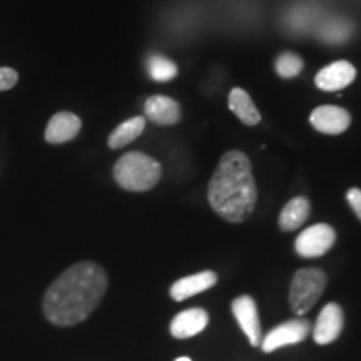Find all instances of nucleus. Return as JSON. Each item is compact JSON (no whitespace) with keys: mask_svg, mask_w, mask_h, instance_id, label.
Returning <instances> with one entry per match:
<instances>
[{"mask_svg":"<svg viewBox=\"0 0 361 361\" xmlns=\"http://www.w3.org/2000/svg\"><path fill=\"white\" fill-rule=\"evenodd\" d=\"M328 284L326 273L318 268L296 271L290 286V305L298 316H303L316 305Z\"/></svg>","mask_w":361,"mask_h":361,"instance_id":"20e7f679","label":"nucleus"},{"mask_svg":"<svg viewBox=\"0 0 361 361\" xmlns=\"http://www.w3.org/2000/svg\"><path fill=\"white\" fill-rule=\"evenodd\" d=\"M144 128H146V119L144 117H130L121 126L112 130L109 135V147L111 149H121L128 146L129 142L135 141L139 135L142 134Z\"/></svg>","mask_w":361,"mask_h":361,"instance_id":"f3484780","label":"nucleus"},{"mask_svg":"<svg viewBox=\"0 0 361 361\" xmlns=\"http://www.w3.org/2000/svg\"><path fill=\"white\" fill-rule=\"evenodd\" d=\"M147 119L159 126H173L180 119V106L178 101L168 96H152L144 106Z\"/></svg>","mask_w":361,"mask_h":361,"instance_id":"4468645a","label":"nucleus"},{"mask_svg":"<svg viewBox=\"0 0 361 361\" xmlns=\"http://www.w3.org/2000/svg\"><path fill=\"white\" fill-rule=\"evenodd\" d=\"M147 71L149 75L156 80V82H168V80L174 79L178 75V66L168 57L162 56H152L147 61Z\"/></svg>","mask_w":361,"mask_h":361,"instance_id":"6ab92c4d","label":"nucleus"},{"mask_svg":"<svg viewBox=\"0 0 361 361\" xmlns=\"http://www.w3.org/2000/svg\"><path fill=\"white\" fill-rule=\"evenodd\" d=\"M80 128H82V123L78 116L72 112H59L49 121L47 129H45V141L51 144L72 141L79 134Z\"/></svg>","mask_w":361,"mask_h":361,"instance_id":"ddd939ff","label":"nucleus"},{"mask_svg":"<svg viewBox=\"0 0 361 361\" xmlns=\"http://www.w3.org/2000/svg\"><path fill=\"white\" fill-rule=\"evenodd\" d=\"M207 200L214 213L229 223H243L252 214L258 189L245 152L229 151L221 157L209 180Z\"/></svg>","mask_w":361,"mask_h":361,"instance_id":"f03ea898","label":"nucleus"},{"mask_svg":"<svg viewBox=\"0 0 361 361\" xmlns=\"http://www.w3.org/2000/svg\"><path fill=\"white\" fill-rule=\"evenodd\" d=\"M174 361H191V358H188V356H180V358L174 360Z\"/></svg>","mask_w":361,"mask_h":361,"instance_id":"5701e85b","label":"nucleus"},{"mask_svg":"<svg viewBox=\"0 0 361 361\" xmlns=\"http://www.w3.org/2000/svg\"><path fill=\"white\" fill-rule=\"evenodd\" d=\"M274 67H276V72L279 78L283 79H293L296 78L298 74H301L303 71L305 62L303 59L293 52H281L274 62Z\"/></svg>","mask_w":361,"mask_h":361,"instance_id":"aec40b11","label":"nucleus"},{"mask_svg":"<svg viewBox=\"0 0 361 361\" xmlns=\"http://www.w3.org/2000/svg\"><path fill=\"white\" fill-rule=\"evenodd\" d=\"M346 201L351 209L355 211V214L358 216V219L361 221V189L358 188H351L348 192H346Z\"/></svg>","mask_w":361,"mask_h":361,"instance_id":"4be33fe9","label":"nucleus"},{"mask_svg":"<svg viewBox=\"0 0 361 361\" xmlns=\"http://www.w3.org/2000/svg\"><path fill=\"white\" fill-rule=\"evenodd\" d=\"M336 241V231L329 224L319 223L298 234L295 250L301 258H319L331 250Z\"/></svg>","mask_w":361,"mask_h":361,"instance_id":"39448f33","label":"nucleus"},{"mask_svg":"<svg viewBox=\"0 0 361 361\" xmlns=\"http://www.w3.org/2000/svg\"><path fill=\"white\" fill-rule=\"evenodd\" d=\"M19 80L17 72L11 67H0V90H8Z\"/></svg>","mask_w":361,"mask_h":361,"instance_id":"412c9836","label":"nucleus"},{"mask_svg":"<svg viewBox=\"0 0 361 361\" xmlns=\"http://www.w3.org/2000/svg\"><path fill=\"white\" fill-rule=\"evenodd\" d=\"M218 283V274L214 271H202V273L189 274L176 281L171 286V298L174 301H184L188 298L200 295L202 291H207Z\"/></svg>","mask_w":361,"mask_h":361,"instance_id":"f8f14e48","label":"nucleus"},{"mask_svg":"<svg viewBox=\"0 0 361 361\" xmlns=\"http://www.w3.org/2000/svg\"><path fill=\"white\" fill-rule=\"evenodd\" d=\"M107 290V274L101 266L82 261L54 281L44 296V314L57 326L82 323L97 308Z\"/></svg>","mask_w":361,"mask_h":361,"instance_id":"f257e3e1","label":"nucleus"},{"mask_svg":"<svg viewBox=\"0 0 361 361\" xmlns=\"http://www.w3.org/2000/svg\"><path fill=\"white\" fill-rule=\"evenodd\" d=\"M229 109L246 126H256L261 121L258 107H256V104L252 102L250 94L245 89L234 87L229 92Z\"/></svg>","mask_w":361,"mask_h":361,"instance_id":"dca6fc26","label":"nucleus"},{"mask_svg":"<svg viewBox=\"0 0 361 361\" xmlns=\"http://www.w3.org/2000/svg\"><path fill=\"white\" fill-rule=\"evenodd\" d=\"M345 314L340 305L328 303L316 318L313 328V338L318 345H329L341 335Z\"/></svg>","mask_w":361,"mask_h":361,"instance_id":"1a4fd4ad","label":"nucleus"},{"mask_svg":"<svg viewBox=\"0 0 361 361\" xmlns=\"http://www.w3.org/2000/svg\"><path fill=\"white\" fill-rule=\"evenodd\" d=\"M356 78L355 66L348 61L333 62L316 74L314 84L316 87L324 90V92H335L341 90L353 82Z\"/></svg>","mask_w":361,"mask_h":361,"instance_id":"9d476101","label":"nucleus"},{"mask_svg":"<svg viewBox=\"0 0 361 361\" xmlns=\"http://www.w3.org/2000/svg\"><path fill=\"white\" fill-rule=\"evenodd\" d=\"M351 34H353V24L341 17L324 22L319 27V37L326 44H343L351 37Z\"/></svg>","mask_w":361,"mask_h":361,"instance_id":"a211bd4d","label":"nucleus"},{"mask_svg":"<svg viewBox=\"0 0 361 361\" xmlns=\"http://www.w3.org/2000/svg\"><path fill=\"white\" fill-rule=\"evenodd\" d=\"M311 324L308 319L296 318L290 319V322L278 324L261 340V348L264 353H271V351L283 348L288 345H296V343L303 341L306 336L310 335Z\"/></svg>","mask_w":361,"mask_h":361,"instance_id":"423d86ee","label":"nucleus"},{"mask_svg":"<svg viewBox=\"0 0 361 361\" xmlns=\"http://www.w3.org/2000/svg\"><path fill=\"white\" fill-rule=\"evenodd\" d=\"M161 164L144 152H128L116 162L114 179L126 191L144 192L159 183Z\"/></svg>","mask_w":361,"mask_h":361,"instance_id":"7ed1b4c3","label":"nucleus"},{"mask_svg":"<svg viewBox=\"0 0 361 361\" xmlns=\"http://www.w3.org/2000/svg\"><path fill=\"white\" fill-rule=\"evenodd\" d=\"M310 201L305 196L293 197L286 206L281 209L279 214V228L283 231H295V229L301 228L310 218Z\"/></svg>","mask_w":361,"mask_h":361,"instance_id":"2eb2a0df","label":"nucleus"},{"mask_svg":"<svg viewBox=\"0 0 361 361\" xmlns=\"http://www.w3.org/2000/svg\"><path fill=\"white\" fill-rule=\"evenodd\" d=\"M233 314L236 318L239 328L245 331L251 346L261 345V323L256 301L251 296H238L231 305Z\"/></svg>","mask_w":361,"mask_h":361,"instance_id":"0eeeda50","label":"nucleus"},{"mask_svg":"<svg viewBox=\"0 0 361 361\" xmlns=\"http://www.w3.org/2000/svg\"><path fill=\"white\" fill-rule=\"evenodd\" d=\"M209 323V314L202 308H189L178 313L171 322V335L178 340L191 338L204 331Z\"/></svg>","mask_w":361,"mask_h":361,"instance_id":"9b49d317","label":"nucleus"},{"mask_svg":"<svg viewBox=\"0 0 361 361\" xmlns=\"http://www.w3.org/2000/svg\"><path fill=\"white\" fill-rule=\"evenodd\" d=\"M310 123L322 134L338 135L343 134L351 124L350 112L338 106H319L311 112Z\"/></svg>","mask_w":361,"mask_h":361,"instance_id":"6e6552de","label":"nucleus"}]
</instances>
